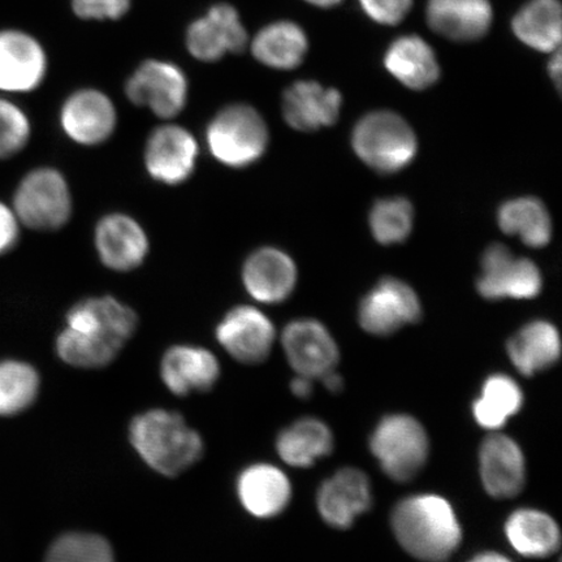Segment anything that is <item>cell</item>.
I'll list each match as a JSON object with an SVG mask.
<instances>
[{
    "label": "cell",
    "mask_w": 562,
    "mask_h": 562,
    "mask_svg": "<svg viewBox=\"0 0 562 562\" xmlns=\"http://www.w3.org/2000/svg\"><path fill=\"white\" fill-rule=\"evenodd\" d=\"M480 474L490 496L497 501L518 496L526 483L522 448L508 435L491 432L480 449Z\"/></svg>",
    "instance_id": "18"
},
{
    "label": "cell",
    "mask_w": 562,
    "mask_h": 562,
    "mask_svg": "<svg viewBox=\"0 0 562 562\" xmlns=\"http://www.w3.org/2000/svg\"><path fill=\"white\" fill-rule=\"evenodd\" d=\"M288 363L297 375L321 379L339 363V347L321 322L297 319L290 323L281 335Z\"/></svg>",
    "instance_id": "15"
},
{
    "label": "cell",
    "mask_w": 562,
    "mask_h": 562,
    "mask_svg": "<svg viewBox=\"0 0 562 562\" xmlns=\"http://www.w3.org/2000/svg\"><path fill=\"white\" fill-rule=\"evenodd\" d=\"M45 562H115V557L103 537L74 531L55 540Z\"/></svg>",
    "instance_id": "35"
},
{
    "label": "cell",
    "mask_w": 562,
    "mask_h": 562,
    "mask_svg": "<svg viewBox=\"0 0 562 562\" xmlns=\"http://www.w3.org/2000/svg\"><path fill=\"white\" fill-rule=\"evenodd\" d=\"M205 139L217 164L244 170L263 158L270 145V131L261 112L252 105L231 103L210 119Z\"/></svg>",
    "instance_id": "4"
},
{
    "label": "cell",
    "mask_w": 562,
    "mask_h": 562,
    "mask_svg": "<svg viewBox=\"0 0 562 562\" xmlns=\"http://www.w3.org/2000/svg\"><path fill=\"white\" fill-rule=\"evenodd\" d=\"M391 529L397 543L414 559L441 562L462 543V527L456 512L437 494L407 496L391 513Z\"/></svg>",
    "instance_id": "2"
},
{
    "label": "cell",
    "mask_w": 562,
    "mask_h": 562,
    "mask_svg": "<svg viewBox=\"0 0 562 562\" xmlns=\"http://www.w3.org/2000/svg\"><path fill=\"white\" fill-rule=\"evenodd\" d=\"M360 3L376 23L396 25L409 13L413 0H360Z\"/></svg>",
    "instance_id": "38"
},
{
    "label": "cell",
    "mask_w": 562,
    "mask_h": 562,
    "mask_svg": "<svg viewBox=\"0 0 562 562\" xmlns=\"http://www.w3.org/2000/svg\"><path fill=\"white\" fill-rule=\"evenodd\" d=\"M543 280L536 263L517 258L502 244L491 245L482 258L477 291L484 299L531 300L542 291Z\"/></svg>",
    "instance_id": "11"
},
{
    "label": "cell",
    "mask_w": 562,
    "mask_h": 562,
    "mask_svg": "<svg viewBox=\"0 0 562 562\" xmlns=\"http://www.w3.org/2000/svg\"><path fill=\"white\" fill-rule=\"evenodd\" d=\"M524 406V392L515 379L494 374L483 383L481 395L473 403V417L490 432L501 431Z\"/></svg>",
    "instance_id": "29"
},
{
    "label": "cell",
    "mask_w": 562,
    "mask_h": 562,
    "mask_svg": "<svg viewBox=\"0 0 562 562\" xmlns=\"http://www.w3.org/2000/svg\"><path fill=\"white\" fill-rule=\"evenodd\" d=\"M248 34L234 7H211L206 16L195 20L187 33V46L195 59L213 63L228 53H243Z\"/></svg>",
    "instance_id": "19"
},
{
    "label": "cell",
    "mask_w": 562,
    "mask_h": 562,
    "mask_svg": "<svg viewBox=\"0 0 562 562\" xmlns=\"http://www.w3.org/2000/svg\"><path fill=\"white\" fill-rule=\"evenodd\" d=\"M94 248L105 269L126 273L145 263L150 252V238L136 217L114 211L97 222Z\"/></svg>",
    "instance_id": "12"
},
{
    "label": "cell",
    "mask_w": 562,
    "mask_h": 562,
    "mask_svg": "<svg viewBox=\"0 0 562 562\" xmlns=\"http://www.w3.org/2000/svg\"><path fill=\"white\" fill-rule=\"evenodd\" d=\"M507 348L513 367L519 374L530 378L559 362L560 334L550 322H530L510 337Z\"/></svg>",
    "instance_id": "25"
},
{
    "label": "cell",
    "mask_w": 562,
    "mask_h": 562,
    "mask_svg": "<svg viewBox=\"0 0 562 562\" xmlns=\"http://www.w3.org/2000/svg\"><path fill=\"white\" fill-rule=\"evenodd\" d=\"M130 440L147 467L165 476H178L200 461L201 435L181 414L150 409L138 414L130 425Z\"/></svg>",
    "instance_id": "3"
},
{
    "label": "cell",
    "mask_w": 562,
    "mask_h": 562,
    "mask_svg": "<svg viewBox=\"0 0 562 562\" xmlns=\"http://www.w3.org/2000/svg\"><path fill=\"white\" fill-rule=\"evenodd\" d=\"M509 544L525 558L544 559L559 551L560 527L548 513L532 508L513 512L504 527Z\"/></svg>",
    "instance_id": "26"
},
{
    "label": "cell",
    "mask_w": 562,
    "mask_h": 562,
    "mask_svg": "<svg viewBox=\"0 0 562 562\" xmlns=\"http://www.w3.org/2000/svg\"><path fill=\"white\" fill-rule=\"evenodd\" d=\"M44 48L30 34L0 33V90L24 93L41 86L46 75Z\"/></svg>",
    "instance_id": "22"
},
{
    "label": "cell",
    "mask_w": 562,
    "mask_h": 562,
    "mask_svg": "<svg viewBox=\"0 0 562 562\" xmlns=\"http://www.w3.org/2000/svg\"><path fill=\"white\" fill-rule=\"evenodd\" d=\"M427 23L435 33L456 42L486 35L492 23L490 0H428Z\"/></svg>",
    "instance_id": "24"
},
{
    "label": "cell",
    "mask_w": 562,
    "mask_h": 562,
    "mask_svg": "<svg viewBox=\"0 0 562 562\" xmlns=\"http://www.w3.org/2000/svg\"><path fill=\"white\" fill-rule=\"evenodd\" d=\"M40 390V376L31 364L0 363V416H13L30 407Z\"/></svg>",
    "instance_id": "33"
},
{
    "label": "cell",
    "mask_w": 562,
    "mask_h": 562,
    "mask_svg": "<svg viewBox=\"0 0 562 562\" xmlns=\"http://www.w3.org/2000/svg\"><path fill=\"white\" fill-rule=\"evenodd\" d=\"M353 149L364 164L382 173H395L416 158L418 143L411 125L395 112L375 111L357 123Z\"/></svg>",
    "instance_id": "6"
},
{
    "label": "cell",
    "mask_w": 562,
    "mask_h": 562,
    "mask_svg": "<svg viewBox=\"0 0 562 562\" xmlns=\"http://www.w3.org/2000/svg\"><path fill=\"white\" fill-rule=\"evenodd\" d=\"M370 451L386 476L406 483L425 469L430 439L417 418L409 414H391L379 422L372 432Z\"/></svg>",
    "instance_id": "5"
},
{
    "label": "cell",
    "mask_w": 562,
    "mask_h": 562,
    "mask_svg": "<svg viewBox=\"0 0 562 562\" xmlns=\"http://www.w3.org/2000/svg\"><path fill=\"white\" fill-rule=\"evenodd\" d=\"M236 492L250 516L269 519L281 515L292 501L290 477L271 463H255L237 477Z\"/></svg>",
    "instance_id": "21"
},
{
    "label": "cell",
    "mask_w": 562,
    "mask_h": 562,
    "mask_svg": "<svg viewBox=\"0 0 562 562\" xmlns=\"http://www.w3.org/2000/svg\"><path fill=\"white\" fill-rule=\"evenodd\" d=\"M215 337L235 361L252 367L270 357L277 329L261 308L236 305L217 322Z\"/></svg>",
    "instance_id": "10"
},
{
    "label": "cell",
    "mask_w": 562,
    "mask_h": 562,
    "mask_svg": "<svg viewBox=\"0 0 562 562\" xmlns=\"http://www.w3.org/2000/svg\"><path fill=\"white\" fill-rule=\"evenodd\" d=\"M159 370L166 389L179 397L207 392L221 378V363L213 351L191 344L168 348Z\"/></svg>",
    "instance_id": "20"
},
{
    "label": "cell",
    "mask_w": 562,
    "mask_h": 562,
    "mask_svg": "<svg viewBox=\"0 0 562 562\" xmlns=\"http://www.w3.org/2000/svg\"><path fill=\"white\" fill-rule=\"evenodd\" d=\"M420 315V302L413 288L402 280L385 278L362 300L358 319L370 335L390 336L417 323Z\"/></svg>",
    "instance_id": "14"
},
{
    "label": "cell",
    "mask_w": 562,
    "mask_h": 562,
    "mask_svg": "<svg viewBox=\"0 0 562 562\" xmlns=\"http://www.w3.org/2000/svg\"><path fill=\"white\" fill-rule=\"evenodd\" d=\"M200 158L199 140L179 124L153 130L144 149V166L150 179L166 187H180L192 179Z\"/></svg>",
    "instance_id": "8"
},
{
    "label": "cell",
    "mask_w": 562,
    "mask_h": 562,
    "mask_svg": "<svg viewBox=\"0 0 562 562\" xmlns=\"http://www.w3.org/2000/svg\"><path fill=\"white\" fill-rule=\"evenodd\" d=\"M137 327V313L125 302L111 294L86 297L67 312L56 353L76 369H103L116 360Z\"/></svg>",
    "instance_id": "1"
},
{
    "label": "cell",
    "mask_w": 562,
    "mask_h": 562,
    "mask_svg": "<svg viewBox=\"0 0 562 562\" xmlns=\"http://www.w3.org/2000/svg\"><path fill=\"white\" fill-rule=\"evenodd\" d=\"M241 281L246 293L258 304H281L297 284V267L284 250L262 246L245 258Z\"/></svg>",
    "instance_id": "17"
},
{
    "label": "cell",
    "mask_w": 562,
    "mask_h": 562,
    "mask_svg": "<svg viewBox=\"0 0 562 562\" xmlns=\"http://www.w3.org/2000/svg\"><path fill=\"white\" fill-rule=\"evenodd\" d=\"M125 94L133 104L149 109L168 122L184 111L189 83L186 74L173 63L147 60L126 81Z\"/></svg>",
    "instance_id": "9"
},
{
    "label": "cell",
    "mask_w": 562,
    "mask_h": 562,
    "mask_svg": "<svg viewBox=\"0 0 562 562\" xmlns=\"http://www.w3.org/2000/svg\"><path fill=\"white\" fill-rule=\"evenodd\" d=\"M20 236V222L15 211L0 202V255L15 246Z\"/></svg>",
    "instance_id": "39"
},
{
    "label": "cell",
    "mask_w": 562,
    "mask_h": 562,
    "mask_svg": "<svg viewBox=\"0 0 562 562\" xmlns=\"http://www.w3.org/2000/svg\"><path fill=\"white\" fill-rule=\"evenodd\" d=\"M468 562H513L507 557H504L502 553H497L494 551H487L480 554H476L472 560Z\"/></svg>",
    "instance_id": "42"
},
{
    "label": "cell",
    "mask_w": 562,
    "mask_h": 562,
    "mask_svg": "<svg viewBox=\"0 0 562 562\" xmlns=\"http://www.w3.org/2000/svg\"><path fill=\"white\" fill-rule=\"evenodd\" d=\"M341 102V94L335 89L314 81H297L285 90L281 111L291 128L313 132L336 123Z\"/></svg>",
    "instance_id": "23"
},
{
    "label": "cell",
    "mask_w": 562,
    "mask_h": 562,
    "mask_svg": "<svg viewBox=\"0 0 562 562\" xmlns=\"http://www.w3.org/2000/svg\"><path fill=\"white\" fill-rule=\"evenodd\" d=\"M60 126L74 144L97 147L115 135L117 111L101 90L80 89L70 94L60 110Z\"/></svg>",
    "instance_id": "13"
},
{
    "label": "cell",
    "mask_w": 562,
    "mask_h": 562,
    "mask_svg": "<svg viewBox=\"0 0 562 562\" xmlns=\"http://www.w3.org/2000/svg\"><path fill=\"white\" fill-rule=\"evenodd\" d=\"M369 476L357 468H342L327 477L316 492V509L327 525L347 530L372 505Z\"/></svg>",
    "instance_id": "16"
},
{
    "label": "cell",
    "mask_w": 562,
    "mask_h": 562,
    "mask_svg": "<svg viewBox=\"0 0 562 562\" xmlns=\"http://www.w3.org/2000/svg\"><path fill=\"white\" fill-rule=\"evenodd\" d=\"M321 381L325 383L326 389L334 393V395H336V393H340L344 389L342 378L340 374H337L335 370L328 372V374L323 376Z\"/></svg>",
    "instance_id": "41"
},
{
    "label": "cell",
    "mask_w": 562,
    "mask_h": 562,
    "mask_svg": "<svg viewBox=\"0 0 562 562\" xmlns=\"http://www.w3.org/2000/svg\"><path fill=\"white\" fill-rule=\"evenodd\" d=\"M12 210L20 224L34 231L66 227L74 214V196L66 176L53 167L27 173L18 187Z\"/></svg>",
    "instance_id": "7"
},
{
    "label": "cell",
    "mask_w": 562,
    "mask_h": 562,
    "mask_svg": "<svg viewBox=\"0 0 562 562\" xmlns=\"http://www.w3.org/2000/svg\"><path fill=\"white\" fill-rule=\"evenodd\" d=\"M335 439L325 422L306 417L293 422L281 430L277 439V452L288 467L306 469L323 457L331 454Z\"/></svg>",
    "instance_id": "28"
},
{
    "label": "cell",
    "mask_w": 562,
    "mask_h": 562,
    "mask_svg": "<svg viewBox=\"0 0 562 562\" xmlns=\"http://www.w3.org/2000/svg\"><path fill=\"white\" fill-rule=\"evenodd\" d=\"M413 217L412 203L402 196L378 201L370 214L372 235L383 245L403 243L411 235Z\"/></svg>",
    "instance_id": "34"
},
{
    "label": "cell",
    "mask_w": 562,
    "mask_h": 562,
    "mask_svg": "<svg viewBox=\"0 0 562 562\" xmlns=\"http://www.w3.org/2000/svg\"><path fill=\"white\" fill-rule=\"evenodd\" d=\"M512 27L527 46L544 53L557 50L561 42L559 0H530L513 19Z\"/></svg>",
    "instance_id": "31"
},
{
    "label": "cell",
    "mask_w": 562,
    "mask_h": 562,
    "mask_svg": "<svg viewBox=\"0 0 562 562\" xmlns=\"http://www.w3.org/2000/svg\"><path fill=\"white\" fill-rule=\"evenodd\" d=\"M31 122L25 112L0 100V159L16 156L30 143Z\"/></svg>",
    "instance_id": "36"
},
{
    "label": "cell",
    "mask_w": 562,
    "mask_h": 562,
    "mask_svg": "<svg viewBox=\"0 0 562 562\" xmlns=\"http://www.w3.org/2000/svg\"><path fill=\"white\" fill-rule=\"evenodd\" d=\"M550 75L552 77V80L554 83H557L558 87H560L561 83V54L560 52H557L554 54L553 58L550 61Z\"/></svg>",
    "instance_id": "43"
},
{
    "label": "cell",
    "mask_w": 562,
    "mask_h": 562,
    "mask_svg": "<svg viewBox=\"0 0 562 562\" xmlns=\"http://www.w3.org/2000/svg\"><path fill=\"white\" fill-rule=\"evenodd\" d=\"M384 66L405 87L424 90L439 80L437 56L427 42L418 35H404L386 50Z\"/></svg>",
    "instance_id": "27"
},
{
    "label": "cell",
    "mask_w": 562,
    "mask_h": 562,
    "mask_svg": "<svg viewBox=\"0 0 562 562\" xmlns=\"http://www.w3.org/2000/svg\"><path fill=\"white\" fill-rule=\"evenodd\" d=\"M291 391L299 398L305 400L311 397L314 391L312 379L297 375L291 382Z\"/></svg>",
    "instance_id": "40"
},
{
    "label": "cell",
    "mask_w": 562,
    "mask_h": 562,
    "mask_svg": "<svg viewBox=\"0 0 562 562\" xmlns=\"http://www.w3.org/2000/svg\"><path fill=\"white\" fill-rule=\"evenodd\" d=\"M72 4L83 20H117L128 12L131 0H74Z\"/></svg>",
    "instance_id": "37"
},
{
    "label": "cell",
    "mask_w": 562,
    "mask_h": 562,
    "mask_svg": "<svg viewBox=\"0 0 562 562\" xmlns=\"http://www.w3.org/2000/svg\"><path fill=\"white\" fill-rule=\"evenodd\" d=\"M251 50L267 67L293 69L301 65L307 53L306 34L292 21H278L256 35Z\"/></svg>",
    "instance_id": "30"
},
{
    "label": "cell",
    "mask_w": 562,
    "mask_h": 562,
    "mask_svg": "<svg viewBox=\"0 0 562 562\" xmlns=\"http://www.w3.org/2000/svg\"><path fill=\"white\" fill-rule=\"evenodd\" d=\"M306 2L322 7V9H331V7L340 4L342 0H306Z\"/></svg>",
    "instance_id": "44"
},
{
    "label": "cell",
    "mask_w": 562,
    "mask_h": 562,
    "mask_svg": "<svg viewBox=\"0 0 562 562\" xmlns=\"http://www.w3.org/2000/svg\"><path fill=\"white\" fill-rule=\"evenodd\" d=\"M497 220L505 234L518 236L531 248H543L551 240V216L543 203L532 196L504 203Z\"/></svg>",
    "instance_id": "32"
}]
</instances>
